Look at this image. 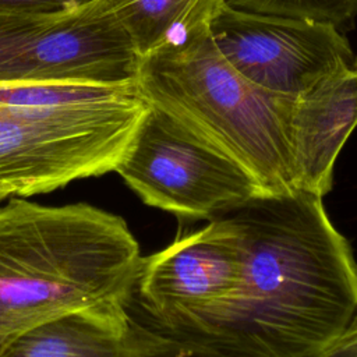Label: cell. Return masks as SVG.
I'll return each mask as SVG.
<instances>
[{
    "label": "cell",
    "mask_w": 357,
    "mask_h": 357,
    "mask_svg": "<svg viewBox=\"0 0 357 357\" xmlns=\"http://www.w3.org/2000/svg\"><path fill=\"white\" fill-rule=\"evenodd\" d=\"M357 127V60L296 96L289 137L294 190L322 197L339 152Z\"/></svg>",
    "instance_id": "9c48e42d"
},
{
    "label": "cell",
    "mask_w": 357,
    "mask_h": 357,
    "mask_svg": "<svg viewBox=\"0 0 357 357\" xmlns=\"http://www.w3.org/2000/svg\"><path fill=\"white\" fill-rule=\"evenodd\" d=\"M208 31L240 75L289 98L356 61L349 40L333 25L240 11L223 1L213 11Z\"/></svg>",
    "instance_id": "ba28073f"
},
{
    "label": "cell",
    "mask_w": 357,
    "mask_h": 357,
    "mask_svg": "<svg viewBox=\"0 0 357 357\" xmlns=\"http://www.w3.org/2000/svg\"><path fill=\"white\" fill-rule=\"evenodd\" d=\"M241 284V234L226 213L142 258L135 282L144 308L167 332H185L218 315Z\"/></svg>",
    "instance_id": "52a82bcc"
},
{
    "label": "cell",
    "mask_w": 357,
    "mask_h": 357,
    "mask_svg": "<svg viewBox=\"0 0 357 357\" xmlns=\"http://www.w3.org/2000/svg\"><path fill=\"white\" fill-rule=\"evenodd\" d=\"M141 57L100 0L43 14L0 13V84H124Z\"/></svg>",
    "instance_id": "8992f818"
},
{
    "label": "cell",
    "mask_w": 357,
    "mask_h": 357,
    "mask_svg": "<svg viewBox=\"0 0 357 357\" xmlns=\"http://www.w3.org/2000/svg\"><path fill=\"white\" fill-rule=\"evenodd\" d=\"M127 303L74 310L15 336L0 357H124L131 317Z\"/></svg>",
    "instance_id": "30bf717a"
},
{
    "label": "cell",
    "mask_w": 357,
    "mask_h": 357,
    "mask_svg": "<svg viewBox=\"0 0 357 357\" xmlns=\"http://www.w3.org/2000/svg\"><path fill=\"white\" fill-rule=\"evenodd\" d=\"M126 220L86 202H0V350L61 314L127 303L141 266Z\"/></svg>",
    "instance_id": "7a4b0ae2"
},
{
    "label": "cell",
    "mask_w": 357,
    "mask_h": 357,
    "mask_svg": "<svg viewBox=\"0 0 357 357\" xmlns=\"http://www.w3.org/2000/svg\"><path fill=\"white\" fill-rule=\"evenodd\" d=\"M93 0H0V13L43 14L88 4Z\"/></svg>",
    "instance_id": "5bb4252c"
},
{
    "label": "cell",
    "mask_w": 357,
    "mask_h": 357,
    "mask_svg": "<svg viewBox=\"0 0 357 357\" xmlns=\"http://www.w3.org/2000/svg\"><path fill=\"white\" fill-rule=\"evenodd\" d=\"M124 357H252L197 337L146 328L131 318Z\"/></svg>",
    "instance_id": "7c38bea8"
},
{
    "label": "cell",
    "mask_w": 357,
    "mask_h": 357,
    "mask_svg": "<svg viewBox=\"0 0 357 357\" xmlns=\"http://www.w3.org/2000/svg\"><path fill=\"white\" fill-rule=\"evenodd\" d=\"M149 103L124 84H0V185L49 192L114 172Z\"/></svg>",
    "instance_id": "3957f363"
},
{
    "label": "cell",
    "mask_w": 357,
    "mask_h": 357,
    "mask_svg": "<svg viewBox=\"0 0 357 357\" xmlns=\"http://www.w3.org/2000/svg\"><path fill=\"white\" fill-rule=\"evenodd\" d=\"M10 197H13V195L10 194V191L0 185V202H1V201H4V199H7V198H10Z\"/></svg>",
    "instance_id": "9a60e30c"
},
{
    "label": "cell",
    "mask_w": 357,
    "mask_h": 357,
    "mask_svg": "<svg viewBox=\"0 0 357 357\" xmlns=\"http://www.w3.org/2000/svg\"><path fill=\"white\" fill-rule=\"evenodd\" d=\"M130 36L139 57L208 24L222 0H100Z\"/></svg>",
    "instance_id": "8fae6325"
},
{
    "label": "cell",
    "mask_w": 357,
    "mask_h": 357,
    "mask_svg": "<svg viewBox=\"0 0 357 357\" xmlns=\"http://www.w3.org/2000/svg\"><path fill=\"white\" fill-rule=\"evenodd\" d=\"M145 100L240 162L269 194L294 190L289 124L294 98L240 75L213 45L208 24L141 57Z\"/></svg>",
    "instance_id": "277c9868"
},
{
    "label": "cell",
    "mask_w": 357,
    "mask_h": 357,
    "mask_svg": "<svg viewBox=\"0 0 357 357\" xmlns=\"http://www.w3.org/2000/svg\"><path fill=\"white\" fill-rule=\"evenodd\" d=\"M226 6L255 14L314 21L337 29L357 18V0H222Z\"/></svg>",
    "instance_id": "4fadbf2b"
},
{
    "label": "cell",
    "mask_w": 357,
    "mask_h": 357,
    "mask_svg": "<svg viewBox=\"0 0 357 357\" xmlns=\"http://www.w3.org/2000/svg\"><path fill=\"white\" fill-rule=\"evenodd\" d=\"M243 243V284L185 332L252 357H326L357 339V262L322 197L264 192L225 212Z\"/></svg>",
    "instance_id": "6da1fadb"
},
{
    "label": "cell",
    "mask_w": 357,
    "mask_h": 357,
    "mask_svg": "<svg viewBox=\"0 0 357 357\" xmlns=\"http://www.w3.org/2000/svg\"><path fill=\"white\" fill-rule=\"evenodd\" d=\"M114 172L146 205L185 219H213L265 192L240 162L152 105Z\"/></svg>",
    "instance_id": "5b68a950"
}]
</instances>
